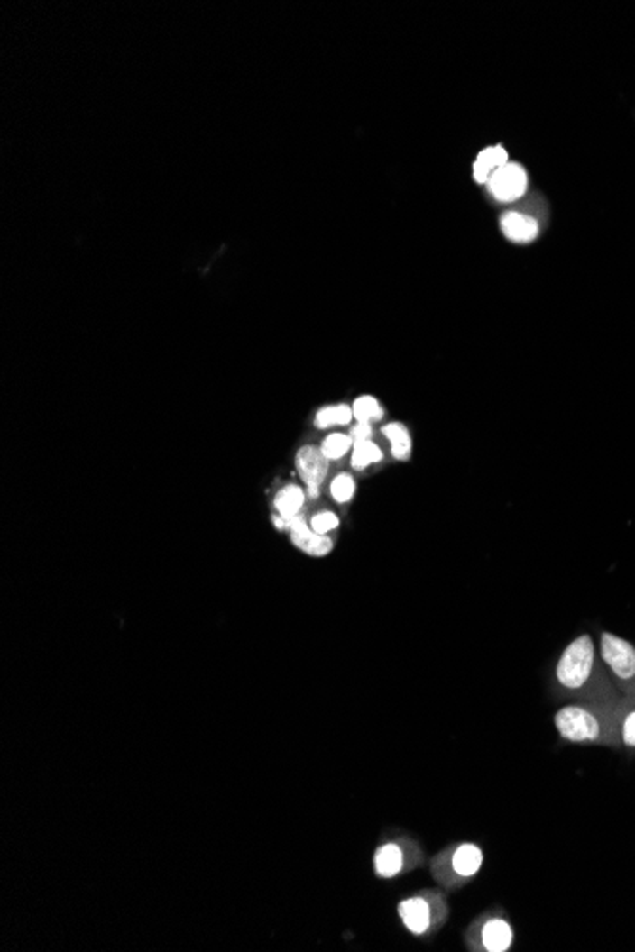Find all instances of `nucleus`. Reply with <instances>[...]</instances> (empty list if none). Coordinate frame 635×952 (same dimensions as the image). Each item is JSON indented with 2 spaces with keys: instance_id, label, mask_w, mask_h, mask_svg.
I'll list each match as a JSON object with an SVG mask.
<instances>
[{
  "instance_id": "obj_8",
  "label": "nucleus",
  "mask_w": 635,
  "mask_h": 952,
  "mask_svg": "<svg viewBox=\"0 0 635 952\" xmlns=\"http://www.w3.org/2000/svg\"><path fill=\"white\" fill-rule=\"evenodd\" d=\"M501 231L510 242L529 243L537 240L540 226L531 215L520 214V211H506L501 217Z\"/></svg>"
},
{
  "instance_id": "obj_20",
  "label": "nucleus",
  "mask_w": 635,
  "mask_h": 952,
  "mask_svg": "<svg viewBox=\"0 0 635 952\" xmlns=\"http://www.w3.org/2000/svg\"><path fill=\"white\" fill-rule=\"evenodd\" d=\"M329 495L337 504H348L356 495V481L350 473H337L329 483Z\"/></svg>"
},
{
  "instance_id": "obj_19",
  "label": "nucleus",
  "mask_w": 635,
  "mask_h": 952,
  "mask_svg": "<svg viewBox=\"0 0 635 952\" xmlns=\"http://www.w3.org/2000/svg\"><path fill=\"white\" fill-rule=\"evenodd\" d=\"M352 413H354V418L358 422H369V425H373V422L384 416L381 401L373 396H360L354 405H352Z\"/></svg>"
},
{
  "instance_id": "obj_21",
  "label": "nucleus",
  "mask_w": 635,
  "mask_h": 952,
  "mask_svg": "<svg viewBox=\"0 0 635 952\" xmlns=\"http://www.w3.org/2000/svg\"><path fill=\"white\" fill-rule=\"evenodd\" d=\"M339 516L335 514V511H329V509H324V511H318V514H314L310 519H308V525L314 533L318 535H324V536H329V533L337 531L339 528Z\"/></svg>"
},
{
  "instance_id": "obj_11",
  "label": "nucleus",
  "mask_w": 635,
  "mask_h": 952,
  "mask_svg": "<svg viewBox=\"0 0 635 952\" xmlns=\"http://www.w3.org/2000/svg\"><path fill=\"white\" fill-rule=\"evenodd\" d=\"M482 945L489 952H506L514 945V928L504 919H489L482 928Z\"/></svg>"
},
{
  "instance_id": "obj_7",
  "label": "nucleus",
  "mask_w": 635,
  "mask_h": 952,
  "mask_svg": "<svg viewBox=\"0 0 635 952\" xmlns=\"http://www.w3.org/2000/svg\"><path fill=\"white\" fill-rule=\"evenodd\" d=\"M400 919L413 936H425L432 926V907L427 897L415 895L403 899L398 907Z\"/></svg>"
},
{
  "instance_id": "obj_16",
  "label": "nucleus",
  "mask_w": 635,
  "mask_h": 952,
  "mask_svg": "<svg viewBox=\"0 0 635 952\" xmlns=\"http://www.w3.org/2000/svg\"><path fill=\"white\" fill-rule=\"evenodd\" d=\"M352 418H354V413H352V407H348L346 403L326 405V407H322L320 411L316 413L314 425H316V428H320V430H329V428L348 426L350 422H352Z\"/></svg>"
},
{
  "instance_id": "obj_3",
  "label": "nucleus",
  "mask_w": 635,
  "mask_h": 952,
  "mask_svg": "<svg viewBox=\"0 0 635 952\" xmlns=\"http://www.w3.org/2000/svg\"><path fill=\"white\" fill-rule=\"evenodd\" d=\"M597 648L616 691L624 698H635V645L621 635L602 631Z\"/></svg>"
},
{
  "instance_id": "obj_23",
  "label": "nucleus",
  "mask_w": 635,
  "mask_h": 952,
  "mask_svg": "<svg viewBox=\"0 0 635 952\" xmlns=\"http://www.w3.org/2000/svg\"><path fill=\"white\" fill-rule=\"evenodd\" d=\"M272 521H274V525H276L278 531H286V528H290V521H286L284 517L278 516V514L272 517Z\"/></svg>"
},
{
  "instance_id": "obj_4",
  "label": "nucleus",
  "mask_w": 635,
  "mask_h": 952,
  "mask_svg": "<svg viewBox=\"0 0 635 952\" xmlns=\"http://www.w3.org/2000/svg\"><path fill=\"white\" fill-rule=\"evenodd\" d=\"M489 192L499 202H516L527 192L529 175L521 164L508 162L491 175L487 181Z\"/></svg>"
},
{
  "instance_id": "obj_2",
  "label": "nucleus",
  "mask_w": 635,
  "mask_h": 952,
  "mask_svg": "<svg viewBox=\"0 0 635 952\" xmlns=\"http://www.w3.org/2000/svg\"><path fill=\"white\" fill-rule=\"evenodd\" d=\"M616 701H575L554 715L559 737L580 746L619 747L614 725Z\"/></svg>"
},
{
  "instance_id": "obj_9",
  "label": "nucleus",
  "mask_w": 635,
  "mask_h": 952,
  "mask_svg": "<svg viewBox=\"0 0 635 952\" xmlns=\"http://www.w3.org/2000/svg\"><path fill=\"white\" fill-rule=\"evenodd\" d=\"M614 725L619 747L635 751V698L621 696L614 703Z\"/></svg>"
},
{
  "instance_id": "obj_15",
  "label": "nucleus",
  "mask_w": 635,
  "mask_h": 952,
  "mask_svg": "<svg viewBox=\"0 0 635 952\" xmlns=\"http://www.w3.org/2000/svg\"><path fill=\"white\" fill-rule=\"evenodd\" d=\"M305 500H307V490L305 489H301L299 485H288V487L281 489L276 495V499H274L276 514L284 517L286 521H291L299 514H301Z\"/></svg>"
},
{
  "instance_id": "obj_10",
  "label": "nucleus",
  "mask_w": 635,
  "mask_h": 952,
  "mask_svg": "<svg viewBox=\"0 0 635 952\" xmlns=\"http://www.w3.org/2000/svg\"><path fill=\"white\" fill-rule=\"evenodd\" d=\"M483 867V850L478 844L465 842L451 856V869L456 876L472 878Z\"/></svg>"
},
{
  "instance_id": "obj_22",
  "label": "nucleus",
  "mask_w": 635,
  "mask_h": 952,
  "mask_svg": "<svg viewBox=\"0 0 635 952\" xmlns=\"http://www.w3.org/2000/svg\"><path fill=\"white\" fill-rule=\"evenodd\" d=\"M348 435L354 444L369 442V439H373V425H369V422H356V425L350 428Z\"/></svg>"
},
{
  "instance_id": "obj_13",
  "label": "nucleus",
  "mask_w": 635,
  "mask_h": 952,
  "mask_svg": "<svg viewBox=\"0 0 635 952\" xmlns=\"http://www.w3.org/2000/svg\"><path fill=\"white\" fill-rule=\"evenodd\" d=\"M381 432L386 437L388 445H391V454L396 461L410 462L413 453V439L408 426L401 425V422H391V425H384Z\"/></svg>"
},
{
  "instance_id": "obj_14",
  "label": "nucleus",
  "mask_w": 635,
  "mask_h": 952,
  "mask_svg": "<svg viewBox=\"0 0 635 952\" xmlns=\"http://www.w3.org/2000/svg\"><path fill=\"white\" fill-rule=\"evenodd\" d=\"M403 850L396 842H386L375 852L373 857V867L377 876L381 878H394L403 871L405 859Z\"/></svg>"
},
{
  "instance_id": "obj_12",
  "label": "nucleus",
  "mask_w": 635,
  "mask_h": 952,
  "mask_svg": "<svg viewBox=\"0 0 635 952\" xmlns=\"http://www.w3.org/2000/svg\"><path fill=\"white\" fill-rule=\"evenodd\" d=\"M508 152L504 147L501 145H495V147H487L483 149L478 158H475L474 162V181L480 183V185H487L489 178L492 173H495L499 168H502L504 164H508Z\"/></svg>"
},
{
  "instance_id": "obj_18",
  "label": "nucleus",
  "mask_w": 635,
  "mask_h": 952,
  "mask_svg": "<svg viewBox=\"0 0 635 952\" xmlns=\"http://www.w3.org/2000/svg\"><path fill=\"white\" fill-rule=\"evenodd\" d=\"M352 447H354V442H352V437L348 434H341V432H333V434L326 435V439L320 445L322 453L326 454V458H327L329 462L341 461V458H345L352 451Z\"/></svg>"
},
{
  "instance_id": "obj_6",
  "label": "nucleus",
  "mask_w": 635,
  "mask_h": 952,
  "mask_svg": "<svg viewBox=\"0 0 635 952\" xmlns=\"http://www.w3.org/2000/svg\"><path fill=\"white\" fill-rule=\"evenodd\" d=\"M297 471L307 487H318L326 481L329 473V461L320 447L305 445L295 454Z\"/></svg>"
},
{
  "instance_id": "obj_1",
  "label": "nucleus",
  "mask_w": 635,
  "mask_h": 952,
  "mask_svg": "<svg viewBox=\"0 0 635 952\" xmlns=\"http://www.w3.org/2000/svg\"><path fill=\"white\" fill-rule=\"evenodd\" d=\"M554 675L563 694L575 696L578 701H616L621 698L590 633L578 635L566 646Z\"/></svg>"
},
{
  "instance_id": "obj_5",
  "label": "nucleus",
  "mask_w": 635,
  "mask_h": 952,
  "mask_svg": "<svg viewBox=\"0 0 635 952\" xmlns=\"http://www.w3.org/2000/svg\"><path fill=\"white\" fill-rule=\"evenodd\" d=\"M290 535L295 548L305 552L310 557H326L333 550L331 536L314 533L308 525V519L303 514H299L295 519L290 521Z\"/></svg>"
},
{
  "instance_id": "obj_17",
  "label": "nucleus",
  "mask_w": 635,
  "mask_h": 952,
  "mask_svg": "<svg viewBox=\"0 0 635 952\" xmlns=\"http://www.w3.org/2000/svg\"><path fill=\"white\" fill-rule=\"evenodd\" d=\"M382 449L373 444V439H369V442H360V444H354V447H352L350 451V466L354 471H365L369 466L373 464H379L382 462Z\"/></svg>"
}]
</instances>
